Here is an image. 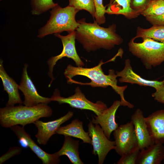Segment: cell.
Segmentation results:
<instances>
[{
	"mask_svg": "<svg viewBox=\"0 0 164 164\" xmlns=\"http://www.w3.org/2000/svg\"><path fill=\"white\" fill-rule=\"evenodd\" d=\"M54 35L60 39L63 48L62 52L60 54L52 57L47 61L49 68L48 75L51 79L49 87H50L52 82L55 79L53 74V70L56 62L59 60L66 57L72 59L78 67H83L84 66V62L79 56L76 49L75 31L65 36L61 35L58 33L54 34Z\"/></svg>",
	"mask_w": 164,
	"mask_h": 164,
	"instance_id": "52a82bcc",
	"label": "cell"
},
{
	"mask_svg": "<svg viewBox=\"0 0 164 164\" xmlns=\"http://www.w3.org/2000/svg\"><path fill=\"white\" fill-rule=\"evenodd\" d=\"M140 150L137 148L134 150L122 155L117 161V164H137Z\"/></svg>",
	"mask_w": 164,
	"mask_h": 164,
	"instance_id": "4316f807",
	"label": "cell"
},
{
	"mask_svg": "<svg viewBox=\"0 0 164 164\" xmlns=\"http://www.w3.org/2000/svg\"><path fill=\"white\" fill-rule=\"evenodd\" d=\"M146 19L152 25L164 26V12L157 16H147Z\"/></svg>",
	"mask_w": 164,
	"mask_h": 164,
	"instance_id": "f546056e",
	"label": "cell"
},
{
	"mask_svg": "<svg viewBox=\"0 0 164 164\" xmlns=\"http://www.w3.org/2000/svg\"><path fill=\"white\" fill-rule=\"evenodd\" d=\"M52 114V110L47 103L30 107L6 106L0 109V123L5 128L18 125L24 127L27 124L34 123L41 118L50 117Z\"/></svg>",
	"mask_w": 164,
	"mask_h": 164,
	"instance_id": "3957f363",
	"label": "cell"
},
{
	"mask_svg": "<svg viewBox=\"0 0 164 164\" xmlns=\"http://www.w3.org/2000/svg\"><path fill=\"white\" fill-rule=\"evenodd\" d=\"M73 116V112L69 111L65 115L54 121L47 122H44L39 120L36 121L34 124L38 130L35 137L38 143L40 145L46 144L50 138L56 134V132L60 125Z\"/></svg>",
	"mask_w": 164,
	"mask_h": 164,
	"instance_id": "7c38bea8",
	"label": "cell"
},
{
	"mask_svg": "<svg viewBox=\"0 0 164 164\" xmlns=\"http://www.w3.org/2000/svg\"><path fill=\"white\" fill-rule=\"evenodd\" d=\"M164 12V0H151L145 9L141 13L145 17L157 16Z\"/></svg>",
	"mask_w": 164,
	"mask_h": 164,
	"instance_id": "cb8c5ba5",
	"label": "cell"
},
{
	"mask_svg": "<svg viewBox=\"0 0 164 164\" xmlns=\"http://www.w3.org/2000/svg\"><path fill=\"white\" fill-rule=\"evenodd\" d=\"M115 149L121 156L138 147L137 138L134 126L131 121L120 125L114 131Z\"/></svg>",
	"mask_w": 164,
	"mask_h": 164,
	"instance_id": "ba28073f",
	"label": "cell"
},
{
	"mask_svg": "<svg viewBox=\"0 0 164 164\" xmlns=\"http://www.w3.org/2000/svg\"><path fill=\"white\" fill-rule=\"evenodd\" d=\"M163 80L164 82L162 85L155 90L152 96L158 102L164 104V80Z\"/></svg>",
	"mask_w": 164,
	"mask_h": 164,
	"instance_id": "4dcf8cb0",
	"label": "cell"
},
{
	"mask_svg": "<svg viewBox=\"0 0 164 164\" xmlns=\"http://www.w3.org/2000/svg\"><path fill=\"white\" fill-rule=\"evenodd\" d=\"M64 138L62 148L55 154L60 157L63 155L67 156L73 164H84L79 156V141L74 140L69 136H64Z\"/></svg>",
	"mask_w": 164,
	"mask_h": 164,
	"instance_id": "44dd1931",
	"label": "cell"
},
{
	"mask_svg": "<svg viewBox=\"0 0 164 164\" xmlns=\"http://www.w3.org/2000/svg\"><path fill=\"white\" fill-rule=\"evenodd\" d=\"M120 106V101H114L112 105L105 109L100 115L92 117L91 121L94 124H98L102 129L105 135L109 139L112 132L118 127L115 120L116 111Z\"/></svg>",
	"mask_w": 164,
	"mask_h": 164,
	"instance_id": "4fadbf2b",
	"label": "cell"
},
{
	"mask_svg": "<svg viewBox=\"0 0 164 164\" xmlns=\"http://www.w3.org/2000/svg\"><path fill=\"white\" fill-rule=\"evenodd\" d=\"M114 0H109L110 1H109V4H111Z\"/></svg>",
	"mask_w": 164,
	"mask_h": 164,
	"instance_id": "1f68e13d",
	"label": "cell"
},
{
	"mask_svg": "<svg viewBox=\"0 0 164 164\" xmlns=\"http://www.w3.org/2000/svg\"><path fill=\"white\" fill-rule=\"evenodd\" d=\"M10 128L19 139L20 142H25L26 146L29 148L42 161L43 164H57L60 162V156L55 153H48L42 150L26 132L24 127H21L16 125Z\"/></svg>",
	"mask_w": 164,
	"mask_h": 164,
	"instance_id": "30bf717a",
	"label": "cell"
},
{
	"mask_svg": "<svg viewBox=\"0 0 164 164\" xmlns=\"http://www.w3.org/2000/svg\"><path fill=\"white\" fill-rule=\"evenodd\" d=\"M135 38H150L164 44V26L152 25L149 28H137Z\"/></svg>",
	"mask_w": 164,
	"mask_h": 164,
	"instance_id": "7402d4cb",
	"label": "cell"
},
{
	"mask_svg": "<svg viewBox=\"0 0 164 164\" xmlns=\"http://www.w3.org/2000/svg\"><path fill=\"white\" fill-rule=\"evenodd\" d=\"M95 13L94 18L96 22L99 25L105 23L106 18L105 14L107 6H104L103 0H93Z\"/></svg>",
	"mask_w": 164,
	"mask_h": 164,
	"instance_id": "484cf974",
	"label": "cell"
},
{
	"mask_svg": "<svg viewBox=\"0 0 164 164\" xmlns=\"http://www.w3.org/2000/svg\"><path fill=\"white\" fill-rule=\"evenodd\" d=\"M130 60L126 59L125 61V67L120 71H117L116 73L120 78L119 81L121 83H128L136 84L141 86H149L154 88L155 90L161 86L164 80L159 81L156 80H149L145 79L136 73L133 70L131 65Z\"/></svg>",
	"mask_w": 164,
	"mask_h": 164,
	"instance_id": "9a60e30c",
	"label": "cell"
},
{
	"mask_svg": "<svg viewBox=\"0 0 164 164\" xmlns=\"http://www.w3.org/2000/svg\"><path fill=\"white\" fill-rule=\"evenodd\" d=\"M31 13L33 15H39L58 5L53 0H31Z\"/></svg>",
	"mask_w": 164,
	"mask_h": 164,
	"instance_id": "603a6c76",
	"label": "cell"
},
{
	"mask_svg": "<svg viewBox=\"0 0 164 164\" xmlns=\"http://www.w3.org/2000/svg\"><path fill=\"white\" fill-rule=\"evenodd\" d=\"M28 65H24L23 69L21 81L19 85V89L24 96L23 104L27 106H32L40 103H48L51 101L50 98L40 95L37 91L30 78L28 75L27 68Z\"/></svg>",
	"mask_w": 164,
	"mask_h": 164,
	"instance_id": "8fae6325",
	"label": "cell"
},
{
	"mask_svg": "<svg viewBox=\"0 0 164 164\" xmlns=\"http://www.w3.org/2000/svg\"><path fill=\"white\" fill-rule=\"evenodd\" d=\"M132 0H114L107 6L106 13L109 15H121L128 19L136 18L140 15L131 6Z\"/></svg>",
	"mask_w": 164,
	"mask_h": 164,
	"instance_id": "ffe728a7",
	"label": "cell"
},
{
	"mask_svg": "<svg viewBox=\"0 0 164 164\" xmlns=\"http://www.w3.org/2000/svg\"><path fill=\"white\" fill-rule=\"evenodd\" d=\"M163 162L164 163V161H163Z\"/></svg>",
	"mask_w": 164,
	"mask_h": 164,
	"instance_id": "d6a6232c",
	"label": "cell"
},
{
	"mask_svg": "<svg viewBox=\"0 0 164 164\" xmlns=\"http://www.w3.org/2000/svg\"><path fill=\"white\" fill-rule=\"evenodd\" d=\"M148 128L154 143H164V109L156 111L145 118Z\"/></svg>",
	"mask_w": 164,
	"mask_h": 164,
	"instance_id": "2e32d148",
	"label": "cell"
},
{
	"mask_svg": "<svg viewBox=\"0 0 164 164\" xmlns=\"http://www.w3.org/2000/svg\"><path fill=\"white\" fill-rule=\"evenodd\" d=\"M151 0H132V8L137 12L140 13L146 8Z\"/></svg>",
	"mask_w": 164,
	"mask_h": 164,
	"instance_id": "83f0119b",
	"label": "cell"
},
{
	"mask_svg": "<svg viewBox=\"0 0 164 164\" xmlns=\"http://www.w3.org/2000/svg\"><path fill=\"white\" fill-rule=\"evenodd\" d=\"M164 160V146L154 143L140 150L137 164H160Z\"/></svg>",
	"mask_w": 164,
	"mask_h": 164,
	"instance_id": "e0dca14e",
	"label": "cell"
},
{
	"mask_svg": "<svg viewBox=\"0 0 164 164\" xmlns=\"http://www.w3.org/2000/svg\"><path fill=\"white\" fill-rule=\"evenodd\" d=\"M79 11L68 5L62 8L58 5L52 9L50 16L46 24L38 31V37L42 38L49 34L67 31L68 33L75 31L79 23L75 19Z\"/></svg>",
	"mask_w": 164,
	"mask_h": 164,
	"instance_id": "277c9868",
	"label": "cell"
},
{
	"mask_svg": "<svg viewBox=\"0 0 164 164\" xmlns=\"http://www.w3.org/2000/svg\"><path fill=\"white\" fill-rule=\"evenodd\" d=\"M83 125L82 121L75 119L67 125L60 127L57 130L56 133L64 136L75 137L82 140L83 143L91 144V138L89 132L84 130Z\"/></svg>",
	"mask_w": 164,
	"mask_h": 164,
	"instance_id": "d6986e66",
	"label": "cell"
},
{
	"mask_svg": "<svg viewBox=\"0 0 164 164\" xmlns=\"http://www.w3.org/2000/svg\"><path fill=\"white\" fill-rule=\"evenodd\" d=\"M95 125L90 121L87 126L88 132L91 139L92 154L98 155V164H102L110 151L114 149L115 142L107 138L100 125Z\"/></svg>",
	"mask_w": 164,
	"mask_h": 164,
	"instance_id": "9c48e42d",
	"label": "cell"
},
{
	"mask_svg": "<svg viewBox=\"0 0 164 164\" xmlns=\"http://www.w3.org/2000/svg\"><path fill=\"white\" fill-rule=\"evenodd\" d=\"M0 77L2 81L4 90L7 93L9 100L6 106H13L16 104H22V101L19 92L18 85L5 71L2 60L0 61Z\"/></svg>",
	"mask_w": 164,
	"mask_h": 164,
	"instance_id": "ac0fdd59",
	"label": "cell"
},
{
	"mask_svg": "<svg viewBox=\"0 0 164 164\" xmlns=\"http://www.w3.org/2000/svg\"><path fill=\"white\" fill-rule=\"evenodd\" d=\"M104 64L102 60L96 66L91 68L67 66L64 73L69 84L74 83L81 85H88L92 87L106 88L111 86L120 97V106L133 108L134 105L126 101L124 92L128 86L117 85V75L113 69L109 70L108 74H104L102 68Z\"/></svg>",
	"mask_w": 164,
	"mask_h": 164,
	"instance_id": "6da1fadb",
	"label": "cell"
},
{
	"mask_svg": "<svg viewBox=\"0 0 164 164\" xmlns=\"http://www.w3.org/2000/svg\"><path fill=\"white\" fill-rule=\"evenodd\" d=\"M69 5L79 11L86 10L94 18L95 10L93 0H69Z\"/></svg>",
	"mask_w": 164,
	"mask_h": 164,
	"instance_id": "d4e9b609",
	"label": "cell"
},
{
	"mask_svg": "<svg viewBox=\"0 0 164 164\" xmlns=\"http://www.w3.org/2000/svg\"><path fill=\"white\" fill-rule=\"evenodd\" d=\"M75 92L70 96L64 97L60 96L58 90L56 89L50 99L51 101H57L60 104H67L72 108L92 111L97 116L101 115L108 108L106 104L102 101H97L94 103L88 100L78 87L75 89Z\"/></svg>",
	"mask_w": 164,
	"mask_h": 164,
	"instance_id": "8992f818",
	"label": "cell"
},
{
	"mask_svg": "<svg viewBox=\"0 0 164 164\" xmlns=\"http://www.w3.org/2000/svg\"><path fill=\"white\" fill-rule=\"evenodd\" d=\"M77 21L79 25L75 30L76 39L88 52L100 49L110 50L124 41L116 33L115 24L104 28L100 26L95 20L93 23L86 22L85 19Z\"/></svg>",
	"mask_w": 164,
	"mask_h": 164,
	"instance_id": "7a4b0ae2",
	"label": "cell"
},
{
	"mask_svg": "<svg viewBox=\"0 0 164 164\" xmlns=\"http://www.w3.org/2000/svg\"><path fill=\"white\" fill-rule=\"evenodd\" d=\"M22 150L21 148L19 146H15L10 148L5 154L0 157V164H2L13 156L19 154Z\"/></svg>",
	"mask_w": 164,
	"mask_h": 164,
	"instance_id": "f1b7e54d",
	"label": "cell"
},
{
	"mask_svg": "<svg viewBox=\"0 0 164 164\" xmlns=\"http://www.w3.org/2000/svg\"><path fill=\"white\" fill-rule=\"evenodd\" d=\"M132 38L128 43L129 52L139 59L145 68L150 69L164 61V44L150 38L143 39L141 43Z\"/></svg>",
	"mask_w": 164,
	"mask_h": 164,
	"instance_id": "5b68a950",
	"label": "cell"
},
{
	"mask_svg": "<svg viewBox=\"0 0 164 164\" xmlns=\"http://www.w3.org/2000/svg\"><path fill=\"white\" fill-rule=\"evenodd\" d=\"M1 0H0V1H1Z\"/></svg>",
	"mask_w": 164,
	"mask_h": 164,
	"instance_id": "836d02e7",
	"label": "cell"
},
{
	"mask_svg": "<svg viewBox=\"0 0 164 164\" xmlns=\"http://www.w3.org/2000/svg\"><path fill=\"white\" fill-rule=\"evenodd\" d=\"M143 111L137 109L132 115L131 120L133 124L140 150L148 148L154 143L150 135Z\"/></svg>",
	"mask_w": 164,
	"mask_h": 164,
	"instance_id": "5bb4252c",
	"label": "cell"
}]
</instances>
